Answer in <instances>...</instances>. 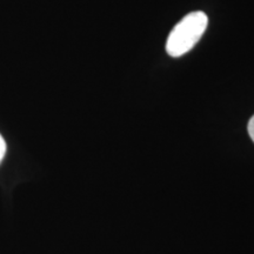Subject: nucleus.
<instances>
[{"label": "nucleus", "mask_w": 254, "mask_h": 254, "mask_svg": "<svg viewBox=\"0 0 254 254\" xmlns=\"http://www.w3.org/2000/svg\"><path fill=\"white\" fill-rule=\"evenodd\" d=\"M207 24V15L201 11L192 12L183 18L168 36L166 43L168 55L177 58L192 50L204 34Z\"/></svg>", "instance_id": "obj_1"}, {"label": "nucleus", "mask_w": 254, "mask_h": 254, "mask_svg": "<svg viewBox=\"0 0 254 254\" xmlns=\"http://www.w3.org/2000/svg\"><path fill=\"white\" fill-rule=\"evenodd\" d=\"M5 153H6V142L4 140V138H2V135L0 134V164H1L2 159L5 157Z\"/></svg>", "instance_id": "obj_2"}, {"label": "nucleus", "mask_w": 254, "mask_h": 254, "mask_svg": "<svg viewBox=\"0 0 254 254\" xmlns=\"http://www.w3.org/2000/svg\"><path fill=\"white\" fill-rule=\"evenodd\" d=\"M247 128H249V134H250V136H251V138H252V140L254 141V116L252 117V118L250 119L249 127H247Z\"/></svg>", "instance_id": "obj_3"}]
</instances>
